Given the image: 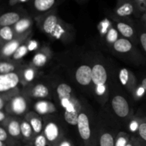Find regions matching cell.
Here are the masks:
<instances>
[{
	"label": "cell",
	"mask_w": 146,
	"mask_h": 146,
	"mask_svg": "<svg viewBox=\"0 0 146 146\" xmlns=\"http://www.w3.org/2000/svg\"><path fill=\"white\" fill-rule=\"evenodd\" d=\"M29 49L27 45H25V44H21L18 49H17V51L14 52V54H13L12 58L14 60H21L22 57H24V56L27 54V53L28 52Z\"/></svg>",
	"instance_id": "31"
},
{
	"label": "cell",
	"mask_w": 146,
	"mask_h": 146,
	"mask_svg": "<svg viewBox=\"0 0 146 146\" xmlns=\"http://www.w3.org/2000/svg\"><path fill=\"white\" fill-rule=\"evenodd\" d=\"M145 92V89H144L143 87L141 85V87H139L138 89H137L136 92H135V94H136V96H138V97H141V96L143 95Z\"/></svg>",
	"instance_id": "41"
},
{
	"label": "cell",
	"mask_w": 146,
	"mask_h": 146,
	"mask_svg": "<svg viewBox=\"0 0 146 146\" xmlns=\"http://www.w3.org/2000/svg\"><path fill=\"white\" fill-rule=\"evenodd\" d=\"M21 120L17 116H8L5 121L1 123V126L8 132L9 135L14 139H19L21 137Z\"/></svg>",
	"instance_id": "13"
},
{
	"label": "cell",
	"mask_w": 146,
	"mask_h": 146,
	"mask_svg": "<svg viewBox=\"0 0 146 146\" xmlns=\"http://www.w3.org/2000/svg\"><path fill=\"white\" fill-rule=\"evenodd\" d=\"M138 145L139 144H138V142L135 140V138H134V137H132V138L130 139L129 142H128V143L127 144L126 146H138Z\"/></svg>",
	"instance_id": "42"
},
{
	"label": "cell",
	"mask_w": 146,
	"mask_h": 146,
	"mask_svg": "<svg viewBox=\"0 0 146 146\" xmlns=\"http://www.w3.org/2000/svg\"><path fill=\"white\" fill-rule=\"evenodd\" d=\"M24 17L25 16H24V13L21 11H7L1 14L0 17V26L1 27L14 26Z\"/></svg>",
	"instance_id": "17"
},
{
	"label": "cell",
	"mask_w": 146,
	"mask_h": 146,
	"mask_svg": "<svg viewBox=\"0 0 146 146\" xmlns=\"http://www.w3.org/2000/svg\"><path fill=\"white\" fill-rule=\"evenodd\" d=\"M56 92L60 104L64 110L69 105L71 101L76 97L72 87L69 84L65 82H61L58 84L56 89Z\"/></svg>",
	"instance_id": "9"
},
{
	"label": "cell",
	"mask_w": 146,
	"mask_h": 146,
	"mask_svg": "<svg viewBox=\"0 0 146 146\" xmlns=\"http://www.w3.org/2000/svg\"><path fill=\"white\" fill-rule=\"evenodd\" d=\"M19 73L21 83L26 87V86L29 85L30 83L35 80L37 71L36 68L31 65L21 67Z\"/></svg>",
	"instance_id": "20"
},
{
	"label": "cell",
	"mask_w": 146,
	"mask_h": 146,
	"mask_svg": "<svg viewBox=\"0 0 146 146\" xmlns=\"http://www.w3.org/2000/svg\"><path fill=\"white\" fill-rule=\"evenodd\" d=\"M141 123H139L138 122V120H133L130 123V130H131L132 132H135L136 130H138V127H139V125Z\"/></svg>",
	"instance_id": "35"
},
{
	"label": "cell",
	"mask_w": 146,
	"mask_h": 146,
	"mask_svg": "<svg viewBox=\"0 0 146 146\" xmlns=\"http://www.w3.org/2000/svg\"><path fill=\"white\" fill-rule=\"evenodd\" d=\"M138 131L141 138L146 141V123H141L140 124Z\"/></svg>",
	"instance_id": "34"
},
{
	"label": "cell",
	"mask_w": 146,
	"mask_h": 146,
	"mask_svg": "<svg viewBox=\"0 0 146 146\" xmlns=\"http://www.w3.org/2000/svg\"><path fill=\"white\" fill-rule=\"evenodd\" d=\"M76 126L80 137L84 141L85 146L91 145L90 144H91V137H92L91 121H90V118L88 113L84 109L78 115Z\"/></svg>",
	"instance_id": "3"
},
{
	"label": "cell",
	"mask_w": 146,
	"mask_h": 146,
	"mask_svg": "<svg viewBox=\"0 0 146 146\" xmlns=\"http://www.w3.org/2000/svg\"><path fill=\"white\" fill-rule=\"evenodd\" d=\"M130 139L129 135L124 132H121L115 137V146H126Z\"/></svg>",
	"instance_id": "29"
},
{
	"label": "cell",
	"mask_w": 146,
	"mask_h": 146,
	"mask_svg": "<svg viewBox=\"0 0 146 146\" xmlns=\"http://www.w3.org/2000/svg\"><path fill=\"white\" fill-rule=\"evenodd\" d=\"M7 114H8V113L6 111L4 112V110H0V122H1V123H4L6 120V119L7 118Z\"/></svg>",
	"instance_id": "40"
},
{
	"label": "cell",
	"mask_w": 146,
	"mask_h": 146,
	"mask_svg": "<svg viewBox=\"0 0 146 146\" xmlns=\"http://www.w3.org/2000/svg\"><path fill=\"white\" fill-rule=\"evenodd\" d=\"M19 67V64L17 63V62L1 60L0 62V73L1 74H4L14 72Z\"/></svg>",
	"instance_id": "25"
},
{
	"label": "cell",
	"mask_w": 146,
	"mask_h": 146,
	"mask_svg": "<svg viewBox=\"0 0 146 146\" xmlns=\"http://www.w3.org/2000/svg\"><path fill=\"white\" fill-rule=\"evenodd\" d=\"M115 140L113 135L109 132H103L100 135V146H115Z\"/></svg>",
	"instance_id": "28"
},
{
	"label": "cell",
	"mask_w": 146,
	"mask_h": 146,
	"mask_svg": "<svg viewBox=\"0 0 146 146\" xmlns=\"http://www.w3.org/2000/svg\"><path fill=\"white\" fill-rule=\"evenodd\" d=\"M30 32H31V31H28L24 34H21V35L17 36L13 40L6 42L1 48V58L6 59L9 58L11 56H13V54L17 51V49L21 45L24 40L27 38Z\"/></svg>",
	"instance_id": "12"
},
{
	"label": "cell",
	"mask_w": 146,
	"mask_h": 146,
	"mask_svg": "<svg viewBox=\"0 0 146 146\" xmlns=\"http://www.w3.org/2000/svg\"><path fill=\"white\" fill-rule=\"evenodd\" d=\"M9 137H11V136L9 135L7 130L3 126H1V127H0V141L7 143Z\"/></svg>",
	"instance_id": "33"
},
{
	"label": "cell",
	"mask_w": 146,
	"mask_h": 146,
	"mask_svg": "<svg viewBox=\"0 0 146 146\" xmlns=\"http://www.w3.org/2000/svg\"><path fill=\"white\" fill-rule=\"evenodd\" d=\"M27 47H28L29 51H33V50H36V47H38V43L36 41H34V40H31V41L29 42Z\"/></svg>",
	"instance_id": "37"
},
{
	"label": "cell",
	"mask_w": 146,
	"mask_h": 146,
	"mask_svg": "<svg viewBox=\"0 0 146 146\" xmlns=\"http://www.w3.org/2000/svg\"><path fill=\"white\" fill-rule=\"evenodd\" d=\"M36 19L39 28L48 37L62 41L68 38L70 34L69 24L59 18L56 12V9L38 15Z\"/></svg>",
	"instance_id": "1"
},
{
	"label": "cell",
	"mask_w": 146,
	"mask_h": 146,
	"mask_svg": "<svg viewBox=\"0 0 146 146\" xmlns=\"http://www.w3.org/2000/svg\"><path fill=\"white\" fill-rule=\"evenodd\" d=\"M21 133L22 137L26 140H31L35 135L32 127L26 119L21 120Z\"/></svg>",
	"instance_id": "24"
},
{
	"label": "cell",
	"mask_w": 146,
	"mask_h": 146,
	"mask_svg": "<svg viewBox=\"0 0 146 146\" xmlns=\"http://www.w3.org/2000/svg\"><path fill=\"white\" fill-rule=\"evenodd\" d=\"M75 1H76L77 2H78V3H83V2H85V1H86L87 0H75Z\"/></svg>",
	"instance_id": "45"
},
{
	"label": "cell",
	"mask_w": 146,
	"mask_h": 146,
	"mask_svg": "<svg viewBox=\"0 0 146 146\" xmlns=\"http://www.w3.org/2000/svg\"><path fill=\"white\" fill-rule=\"evenodd\" d=\"M141 85L143 87V88L145 89V90L146 91V78L143 79L142 81V83H141Z\"/></svg>",
	"instance_id": "43"
},
{
	"label": "cell",
	"mask_w": 146,
	"mask_h": 146,
	"mask_svg": "<svg viewBox=\"0 0 146 146\" xmlns=\"http://www.w3.org/2000/svg\"><path fill=\"white\" fill-rule=\"evenodd\" d=\"M0 37H1V40L3 41H5L6 42L11 41L14 40L17 35H16L15 32L13 27H2L0 29Z\"/></svg>",
	"instance_id": "27"
},
{
	"label": "cell",
	"mask_w": 146,
	"mask_h": 146,
	"mask_svg": "<svg viewBox=\"0 0 146 146\" xmlns=\"http://www.w3.org/2000/svg\"><path fill=\"white\" fill-rule=\"evenodd\" d=\"M34 109L40 115L53 114L56 112L55 104L51 101L46 100H40L36 102L34 105Z\"/></svg>",
	"instance_id": "19"
},
{
	"label": "cell",
	"mask_w": 146,
	"mask_h": 146,
	"mask_svg": "<svg viewBox=\"0 0 146 146\" xmlns=\"http://www.w3.org/2000/svg\"><path fill=\"white\" fill-rule=\"evenodd\" d=\"M83 107L80 100L76 97L69 105L64 110V120L68 124L75 126L77 125L78 115L82 111Z\"/></svg>",
	"instance_id": "8"
},
{
	"label": "cell",
	"mask_w": 146,
	"mask_h": 146,
	"mask_svg": "<svg viewBox=\"0 0 146 146\" xmlns=\"http://www.w3.org/2000/svg\"><path fill=\"white\" fill-rule=\"evenodd\" d=\"M65 0H30L29 7L34 14L40 15L56 9Z\"/></svg>",
	"instance_id": "7"
},
{
	"label": "cell",
	"mask_w": 146,
	"mask_h": 146,
	"mask_svg": "<svg viewBox=\"0 0 146 146\" xmlns=\"http://www.w3.org/2000/svg\"><path fill=\"white\" fill-rule=\"evenodd\" d=\"M34 146H51L44 133L35 135L34 138Z\"/></svg>",
	"instance_id": "30"
},
{
	"label": "cell",
	"mask_w": 146,
	"mask_h": 146,
	"mask_svg": "<svg viewBox=\"0 0 146 146\" xmlns=\"http://www.w3.org/2000/svg\"><path fill=\"white\" fill-rule=\"evenodd\" d=\"M113 49L120 53H126L133 49V44L128 39L119 38L113 44Z\"/></svg>",
	"instance_id": "23"
},
{
	"label": "cell",
	"mask_w": 146,
	"mask_h": 146,
	"mask_svg": "<svg viewBox=\"0 0 146 146\" xmlns=\"http://www.w3.org/2000/svg\"><path fill=\"white\" fill-rule=\"evenodd\" d=\"M51 50L48 47H44L34 54L31 61V65L36 68H41L46 64L51 57Z\"/></svg>",
	"instance_id": "16"
},
{
	"label": "cell",
	"mask_w": 146,
	"mask_h": 146,
	"mask_svg": "<svg viewBox=\"0 0 146 146\" xmlns=\"http://www.w3.org/2000/svg\"><path fill=\"white\" fill-rule=\"evenodd\" d=\"M25 119L32 127L35 135L42 133L44 130V123L39 114L36 112H29L25 115Z\"/></svg>",
	"instance_id": "18"
},
{
	"label": "cell",
	"mask_w": 146,
	"mask_h": 146,
	"mask_svg": "<svg viewBox=\"0 0 146 146\" xmlns=\"http://www.w3.org/2000/svg\"><path fill=\"white\" fill-rule=\"evenodd\" d=\"M43 133L51 146H57L63 139L62 130L58 123L54 120H48L45 123Z\"/></svg>",
	"instance_id": "5"
},
{
	"label": "cell",
	"mask_w": 146,
	"mask_h": 146,
	"mask_svg": "<svg viewBox=\"0 0 146 146\" xmlns=\"http://www.w3.org/2000/svg\"><path fill=\"white\" fill-rule=\"evenodd\" d=\"M140 40H141V43L142 44L144 50L146 52V33H142L140 37Z\"/></svg>",
	"instance_id": "39"
},
{
	"label": "cell",
	"mask_w": 146,
	"mask_h": 146,
	"mask_svg": "<svg viewBox=\"0 0 146 146\" xmlns=\"http://www.w3.org/2000/svg\"><path fill=\"white\" fill-rule=\"evenodd\" d=\"M21 82L19 73L17 72L8 74H1L0 76V92H6L9 90L17 88L19 83Z\"/></svg>",
	"instance_id": "11"
},
{
	"label": "cell",
	"mask_w": 146,
	"mask_h": 146,
	"mask_svg": "<svg viewBox=\"0 0 146 146\" xmlns=\"http://www.w3.org/2000/svg\"><path fill=\"white\" fill-rule=\"evenodd\" d=\"M57 146H74V145H73L72 143H71L69 140H68V139L63 138L62 140L58 143Z\"/></svg>",
	"instance_id": "36"
},
{
	"label": "cell",
	"mask_w": 146,
	"mask_h": 146,
	"mask_svg": "<svg viewBox=\"0 0 146 146\" xmlns=\"http://www.w3.org/2000/svg\"><path fill=\"white\" fill-rule=\"evenodd\" d=\"M77 82L82 86H88L92 82V67L88 64H81L75 72Z\"/></svg>",
	"instance_id": "15"
},
{
	"label": "cell",
	"mask_w": 146,
	"mask_h": 146,
	"mask_svg": "<svg viewBox=\"0 0 146 146\" xmlns=\"http://www.w3.org/2000/svg\"><path fill=\"white\" fill-rule=\"evenodd\" d=\"M113 111L118 117L125 118L130 114V106L128 101L121 95H115L111 101Z\"/></svg>",
	"instance_id": "14"
},
{
	"label": "cell",
	"mask_w": 146,
	"mask_h": 146,
	"mask_svg": "<svg viewBox=\"0 0 146 146\" xmlns=\"http://www.w3.org/2000/svg\"><path fill=\"white\" fill-rule=\"evenodd\" d=\"M118 31L115 29L113 27H111L109 29L108 32L106 33V41L109 44H113L117 40H118Z\"/></svg>",
	"instance_id": "32"
},
{
	"label": "cell",
	"mask_w": 146,
	"mask_h": 146,
	"mask_svg": "<svg viewBox=\"0 0 146 146\" xmlns=\"http://www.w3.org/2000/svg\"><path fill=\"white\" fill-rule=\"evenodd\" d=\"M116 29L125 38H131L134 35L133 28L128 23L118 21L116 23Z\"/></svg>",
	"instance_id": "26"
},
{
	"label": "cell",
	"mask_w": 146,
	"mask_h": 146,
	"mask_svg": "<svg viewBox=\"0 0 146 146\" xmlns=\"http://www.w3.org/2000/svg\"><path fill=\"white\" fill-rule=\"evenodd\" d=\"M0 146H7V145L5 143H4V142L0 141Z\"/></svg>",
	"instance_id": "44"
},
{
	"label": "cell",
	"mask_w": 146,
	"mask_h": 146,
	"mask_svg": "<svg viewBox=\"0 0 146 146\" xmlns=\"http://www.w3.org/2000/svg\"><path fill=\"white\" fill-rule=\"evenodd\" d=\"M28 110V102L25 95L17 94L7 102L5 111L13 116L25 115Z\"/></svg>",
	"instance_id": "4"
},
{
	"label": "cell",
	"mask_w": 146,
	"mask_h": 146,
	"mask_svg": "<svg viewBox=\"0 0 146 146\" xmlns=\"http://www.w3.org/2000/svg\"><path fill=\"white\" fill-rule=\"evenodd\" d=\"M24 95L27 97H32L34 99H44L50 97V90L47 85L43 83H37V84H31L26 86L24 89Z\"/></svg>",
	"instance_id": "10"
},
{
	"label": "cell",
	"mask_w": 146,
	"mask_h": 146,
	"mask_svg": "<svg viewBox=\"0 0 146 146\" xmlns=\"http://www.w3.org/2000/svg\"><path fill=\"white\" fill-rule=\"evenodd\" d=\"M136 4H138V7H139L140 10L142 11L146 7V0H135Z\"/></svg>",
	"instance_id": "38"
},
{
	"label": "cell",
	"mask_w": 146,
	"mask_h": 146,
	"mask_svg": "<svg viewBox=\"0 0 146 146\" xmlns=\"http://www.w3.org/2000/svg\"><path fill=\"white\" fill-rule=\"evenodd\" d=\"M118 78L120 82L124 87L131 90H134L135 84V79L133 74L126 68L121 69L118 73Z\"/></svg>",
	"instance_id": "21"
},
{
	"label": "cell",
	"mask_w": 146,
	"mask_h": 146,
	"mask_svg": "<svg viewBox=\"0 0 146 146\" xmlns=\"http://www.w3.org/2000/svg\"><path fill=\"white\" fill-rule=\"evenodd\" d=\"M108 73L104 64L96 63L92 67V82L97 96L104 98L107 94Z\"/></svg>",
	"instance_id": "2"
},
{
	"label": "cell",
	"mask_w": 146,
	"mask_h": 146,
	"mask_svg": "<svg viewBox=\"0 0 146 146\" xmlns=\"http://www.w3.org/2000/svg\"><path fill=\"white\" fill-rule=\"evenodd\" d=\"M141 11L135 0H117L113 11L118 17H128Z\"/></svg>",
	"instance_id": "6"
},
{
	"label": "cell",
	"mask_w": 146,
	"mask_h": 146,
	"mask_svg": "<svg viewBox=\"0 0 146 146\" xmlns=\"http://www.w3.org/2000/svg\"><path fill=\"white\" fill-rule=\"evenodd\" d=\"M138 146H140V145H138Z\"/></svg>",
	"instance_id": "46"
},
{
	"label": "cell",
	"mask_w": 146,
	"mask_h": 146,
	"mask_svg": "<svg viewBox=\"0 0 146 146\" xmlns=\"http://www.w3.org/2000/svg\"><path fill=\"white\" fill-rule=\"evenodd\" d=\"M31 24H32V20L30 17L27 16L22 17L18 22L13 26L16 35H21L29 31V30L31 28Z\"/></svg>",
	"instance_id": "22"
}]
</instances>
